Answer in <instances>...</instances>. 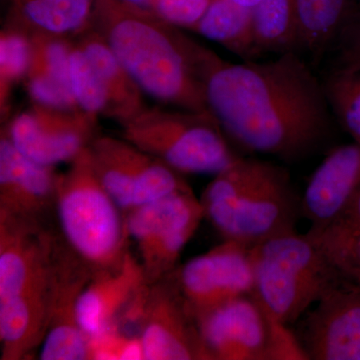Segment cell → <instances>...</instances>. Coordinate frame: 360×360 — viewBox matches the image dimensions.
I'll return each instance as SVG.
<instances>
[{
    "instance_id": "1",
    "label": "cell",
    "mask_w": 360,
    "mask_h": 360,
    "mask_svg": "<svg viewBox=\"0 0 360 360\" xmlns=\"http://www.w3.org/2000/svg\"><path fill=\"white\" fill-rule=\"evenodd\" d=\"M203 84L208 110L245 150L295 160L328 136L323 84L295 51L264 63H232L214 53Z\"/></svg>"
},
{
    "instance_id": "2",
    "label": "cell",
    "mask_w": 360,
    "mask_h": 360,
    "mask_svg": "<svg viewBox=\"0 0 360 360\" xmlns=\"http://www.w3.org/2000/svg\"><path fill=\"white\" fill-rule=\"evenodd\" d=\"M90 30L105 40L142 92L184 110L210 112L202 75L210 49L135 0H96Z\"/></svg>"
},
{
    "instance_id": "3",
    "label": "cell",
    "mask_w": 360,
    "mask_h": 360,
    "mask_svg": "<svg viewBox=\"0 0 360 360\" xmlns=\"http://www.w3.org/2000/svg\"><path fill=\"white\" fill-rule=\"evenodd\" d=\"M61 245L41 221L0 213L1 359L41 345L58 288Z\"/></svg>"
},
{
    "instance_id": "4",
    "label": "cell",
    "mask_w": 360,
    "mask_h": 360,
    "mask_svg": "<svg viewBox=\"0 0 360 360\" xmlns=\"http://www.w3.org/2000/svg\"><path fill=\"white\" fill-rule=\"evenodd\" d=\"M205 217L224 240L253 246L296 231L302 196L283 167L255 158H236L214 175L200 198Z\"/></svg>"
},
{
    "instance_id": "5",
    "label": "cell",
    "mask_w": 360,
    "mask_h": 360,
    "mask_svg": "<svg viewBox=\"0 0 360 360\" xmlns=\"http://www.w3.org/2000/svg\"><path fill=\"white\" fill-rule=\"evenodd\" d=\"M54 208L66 250L91 277L124 264L130 253L125 213L99 181L89 148L59 175Z\"/></svg>"
},
{
    "instance_id": "6",
    "label": "cell",
    "mask_w": 360,
    "mask_h": 360,
    "mask_svg": "<svg viewBox=\"0 0 360 360\" xmlns=\"http://www.w3.org/2000/svg\"><path fill=\"white\" fill-rule=\"evenodd\" d=\"M252 295L265 311L292 326L329 291L347 281L309 234L285 232L250 246Z\"/></svg>"
},
{
    "instance_id": "7",
    "label": "cell",
    "mask_w": 360,
    "mask_h": 360,
    "mask_svg": "<svg viewBox=\"0 0 360 360\" xmlns=\"http://www.w3.org/2000/svg\"><path fill=\"white\" fill-rule=\"evenodd\" d=\"M122 125L127 141L180 174L215 175L238 158L210 112L144 108Z\"/></svg>"
},
{
    "instance_id": "8",
    "label": "cell",
    "mask_w": 360,
    "mask_h": 360,
    "mask_svg": "<svg viewBox=\"0 0 360 360\" xmlns=\"http://www.w3.org/2000/svg\"><path fill=\"white\" fill-rule=\"evenodd\" d=\"M205 217L202 203L191 188L125 213L127 233L139 250L146 283H158L176 269Z\"/></svg>"
},
{
    "instance_id": "9",
    "label": "cell",
    "mask_w": 360,
    "mask_h": 360,
    "mask_svg": "<svg viewBox=\"0 0 360 360\" xmlns=\"http://www.w3.org/2000/svg\"><path fill=\"white\" fill-rule=\"evenodd\" d=\"M89 150L99 181L124 213L191 188L179 172L125 139L96 137Z\"/></svg>"
},
{
    "instance_id": "10",
    "label": "cell",
    "mask_w": 360,
    "mask_h": 360,
    "mask_svg": "<svg viewBox=\"0 0 360 360\" xmlns=\"http://www.w3.org/2000/svg\"><path fill=\"white\" fill-rule=\"evenodd\" d=\"M172 276L195 321L225 302L252 293L250 246L224 240L175 269Z\"/></svg>"
},
{
    "instance_id": "11",
    "label": "cell",
    "mask_w": 360,
    "mask_h": 360,
    "mask_svg": "<svg viewBox=\"0 0 360 360\" xmlns=\"http://www.w3.org/2000/svg\"><path fill=\"white\" fill-rule=\"evenodd\" d=\"M96 116L33 104L2 130L22 155L47 167L71 162L90 146Z\"/></svg>"
},
{
    "instance_id": "12",
    "label": "cell",
    "mask_w": 360,
    "mask_h": 360,
    "mask_svg": "<svg viewBox=\"0 0 360 360\" xmlns=\"http://www.w3.org/2000/svg\"><path fill=\"white\" fill-rule=\"evenodd\" d=\"M139 326L144 359L207 360L172 274L148 284Z\"/></svg>"
},
{
    "instance_id": "13",
    "label": "cell",
    "mask_w": 360,
    "mask_h": 360,
    "mask_svg": "<svg viewBox=\"0 0 360 360\" xmlns=\"http://www.w3.org/2000/svg\"><path fill=\"white\" fill-rule=\"evenodd\" d=\"M207 360H269V317L252 293L195 319Z\"/></svg>"
},
{
    "instance_id": "14",
    "label": "cell",
    "mask_w": 360,
    "mask_h": 360,
    "mask_svg": "<svg viewBox=\"0 0 360 360\" xmlns=\"http://www.w3.org/2000/svg\"><path fill=\"white\" fill-rule=\"evenodd\" d=\"M295 333L309 360H360V284L345 281L329 291Z\"/></svg>"
},
{
    "instance_id": "15",
    "label": "cell",
    "mask_w": 360,
    "mask_h": 360,
    "mask_svg": "<svg viewBox=\"0 0 360 360\" xmlns=\"http://www.w3.org/2000/svg\"><path fill=\"white\" fill-rule=\"evenodd\" d=\"M59 175L20 153L7 135L0 139V213L41 221L56 205Z\"/></svg>"
},
{
    "instance_id": "16",
    "label": "cell",
    "mask_w": 360,
    "mask_h": 360,
    "mask_svg": "<svg viewBox=\"0 0 360 360\" xmlns=\"http://www.w3.org/2000/svg\"><path fill=\"white\" fill-rule=\"evenodd\" d=\"M90 278L89 272L61 246L58 288L39 359H90L89 338L77 316L78 295Z\"/></svg>"
},
{
    "instance_id": "17",
    "label": "cell",
    "mask_w": 360,
    "mask_h": 360,
    "mask_svg": "<svg viewBox=\"0 0 360 360\" xmlns=\"http://www.w3.org/2000/svg\"><path fill=\"white\" fill-rule=\"evenodd\" d=\"M360 188V143L331 150L315 169L302 196V217L309 229L326 226L349 203Z\"/></svg>"
},
{
    "instance_id": "18",
    "label": "cell",
    "mask_w": 360,
    "mask_h": 360,
    "mask_svg": "<svg viewBox=\"0 0 360 360\" xmlns=\"http://www.w3.org/2000/svg\"><path fill=\"white\" fill-rule=\"evenodd\" d=\"M139 260L131 253L118 269L97 274L80 291L77 316L89 340L115 328L124 309L146 285Z\"/></svg>"
},
{
    "instance_id": "19",
    "label": "cell",
    "mask_w": 360,
    "mask_h": 360,
    "mask_svg": "<svg viewBox=\"0 0 360 360\" xmlns=\"http://www.w3.org/2000/svg\"><path fill=\"white\" fill-rule=\"evenodd\" d=\"M34 54L25 78L28 96L35 105L59 110H80L70 79L75 44L65 37L32 34Z\"/></svg>"
},
{
    "instance_id": "20",
    "label": "cell",
    "mask_w": 360,
    "mask_h": 360,
    "mask_svg": "<svg viewBox=\"0 0 360 360\" xmlns=\"http://www.w3.org/2000/svg\"><path fill=\"white\" fill-rule=\"evenodd\" d=\"M96 0H11L9 22L32 34L65 37L86 32Z\"/></svg>"
},
{
    "instance_id": "21",
    "label": "cell",
    "mask_w": 360,
    "mask_h": 360,
    "mask_svg": "<svg viewBox=\"0 0 360 360\" xmlns=\"http://www.w3.org/2000/svg\"><path fill=\"white\" fill-rule=\"evenodd\" d=\"M98 73L111 101V118L125 123L144 110L142 90L105 40L94 30L77 42Z\"/></svg>"
},
{
    "instance_id": "22",
    "label": "cell",
    "mask_w": 360,
    "mask_h": 360,
    "mask_svg": "<svg viewBox=\"0 0 360 360\" xmlns=\"http://www.w3.org/2000/svg\"><path fill=\"white\" fill-rule=\"evenodd\" d=\"M191 32L217 42L232 53L255 60L259 54L253 9L234 0H212Z\"/></svg>"
},
{
    "instance_id": "23",
    "label": "cell",
    "mask_w": 360,
    "mask_h": 360,
    "mask_svg": "<svg viewBox=\"0 0 360 360\" xmlns=\"http://www.w3.org/2000/svg\"><path fill=\"white\" fill-rule=\"evenodd\" d=\"M307 233L343 278L360 284V188L335 219Z\"/></svg>"
},
{
    "instance_id": "24",
    "label": "cell",
    "mask_w": 360,
    "mask_h": 360,
    "mask_svg": "<svg viewBox=\"0 0 360 360\" xmlns=\"http://www.w3.org/2000/svg\"><path fill=\"white\" fill-rule=\"evenodd\" d=\"M359 0H297L298 47L317 60L347 25Z\"/></svg>"
},
{
    "instance_id": "25",
    "label": "cell",
    "mask_w": 360,
    "mask_h": 360,
    "mask_svg": "<svg viewBox=\"0 0 360 360\" xmlns=\"http://www.w3.org/2000/svg\"><path fill=\"white\" fill-rule=\"evenodd\" d=\"M252 9L262 53L281 54L298 47L297 0H259Z\"/></svg>"
},
{
    "instance_id": "26",
    "label": "cell",
    "mask_w": 360,
    "mask_h": 360,
    "mask_svg": "<svg viewBox=\"0 0 360 360\" xmlns=\"http://www.w3.org/2000/svg\"><path fill=\"white\" fill-rule=\"evenodd\" d=\"M34 42L32 33L14 23H7L0 35V108H8L11 90L25 82L32 68Z\"/></svg>"
},
{
    "instance_id": "27",
    "label": "cell",
    "mask_w": 360,
    "mask_h": 360,
    "mask_svg": "<svg viewBox=\"0 0 360 360\" xmlns=\"http://www.w3.org/2000/svg\"><path fill=\"white\" fill-rule=\"evenodd\" d=\"M329 106L343 129L360 143V66H343L323 84Z\"/></svg>"
},
{
    "instance_id": "28",
    "label": "cell",
    "mask_w": 360,
    "mask_h": 360,
    "mask_svg": "<svg viewBox=\"0 0 360 360\" xmlns=\"http://www.w3.org/2000/svg\"><path fill=\"white\" fill-rule=\"evenodd\" d=\"M70 79L78 108L89 115L111 117V101L87 54L75 44L70 58Z\"/></svg>"
},
{
    "instance_id": "29",
    "label": "cell",
    "mask_w": 360,
    "mask_h": 360,
    "mask_svg": "<svg viewBox=\"0 0 360 360\" xmlns=\"http://www.w3.org/2000/svg\"><path fill=\"white\" fill-rule=\"evenodd\" d=\"M160 20L191 30L202 18L212 0H135Z\"/></svg>"
},
{
    "instance_id": "30",
    "label": "cell",
    "mask_w": 360,
    "mask_h": 360,
    "mask_svg": "<svg viewBox=\"0 0 360 360\" xmlns=\"http://www.w3.org/2000/svg\"><path fill=\"white\" fill-rule=\"evenodd\" d=\"M352 34L345 45L343 53V66L359 68L360 66V16L352 25Z\"/></svg>"
},
{
    "instance_id": "31",
    "label": "cell",
    "mask_w": 360,
    "mask_h": 360,
    "mask_svg": "<svg viewBox=\"0 0 360 360\" xmlns=\"http://www.w3.org/2000/svg\"><path fill=\"white\" fill-rule=\"evenodd\" d=\"M234 1L238 2V4H243V6L251 7V8H253L258 2H259V0H234Z\"/></svg>"
},
{
    "instance_id": "32",
    "label": "cell",
    "mask_w": 360,
    "mask_h": 360,
    "mask_svg": "<svg viewBox=\"0 0 360 360\" xmlns=\"http://www.w3.org/2000/svg\"><path fill=\"white\" fill-rule=\"evenodd\" d=\"M359 4H360V0H359Z\"/></svg>"
}]
</instances>
